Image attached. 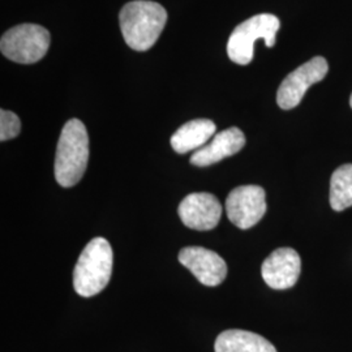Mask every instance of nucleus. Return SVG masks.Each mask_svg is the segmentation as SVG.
<instances>
[{"instance_id": "f257e3e1", "label": "nucleus", "mask_w": 352, "mask_h": 352, "mask_svg": "<svg viewBox=\"0 0 352 352\" xmlns=\"http://www.w3.org/2000/svg\"><path fill=\"white\" fill-rule=\"evenodd\" d=\"M167 12L151 0L129 1L119 13V24L126 45L135 51L151 49L164 32Z\"/></svg>"}, {"instance_id": "f03ea898", "label": "nucleus", "mask_w": 352, "mask_h": 352, "mask_svg": "<svg viewBox=\"0 0 352 352\" xmlns=\"http://www.w3.org/2000/svg\"><path fill=\"white\" fill-rule=\"evenodd\" d=\"M89 161V136L84 123L71 119L64 124L56 146L55 179L63 188L76 186L85 174Z\"/></svg>"}, {"instance_id": "7ed1b4c3", "label": "nucleus", "mask_w": 352, "mask_h": 352, "mask_svg": "<svg viewBox=\"0 0 352 352\" xmlns=\"http://www.w3.org/2000/svg\"><path fill=\"white\" fill-rule=\"evenodd\" d=\"M113 272V248L103 238L90 240L81 252L74 270V287L84 298L100 294Z\"/></svg>"}, {"instance_id": "20e7f679", "label": "nucleus", "mask_w": 352, "mask_h": 352, "mask_svg": "<svg viewBox=\"0 0 352 352\" xmlns=\"http://www.w3.org/2000/svg\"><path fill=\"white\" fill-rule=\"evenodd\" d=\"M279 26V19L270 13L256 14L236 26L227 43V55L231 62L240 65L251 63L254 51L253 46L257 39H264L267 47H273Z\"/></svg>"}, {"instance_id": "39448f33", "label": "nucleus", "mask_w": 352, "mask_h": 352, "mask_svg": "<svg viewBox=\"0 0 352 352\" xmlns=\"http://www.w3.org/2000/svg\"><path fill=\"white\" fill-rule=\"evenodd\" d=\"M50 33L37 24H21L7 30L0 41L1 54L19 64H34L50 47Z\"/></svg>"}, {"instance_id": "423d86ee", "label": "nucleus", "mask_w": 352, "mask_h": 352, "mask_svg": "<svg viewBox=\"0 0 352 352\" xmlns=\"http://www.w3.org/2000/svg\"><path fill=\"white\" fill-rule=\"evenodd\" d=\"M329 71L327 59L316 56L291 72L280 84L277 91L278 106L291 110L300 104L307 90L325 78Z\"/></svg>"}, {"instance_id": "0eeeda50", "label": "nucleus", "mask_w": 352, "mask_h": 352, "mask_svg": "<svg viewBox=\"0 0 352 352\" xmlns=\"http://www.w3.org/2000/svg\"><path fill=\"white\" fill-rule=\"evenodd\" d=\"M226 213L232 225L248 230L257 225L266 213V195L258 186L232 189L226 200Z\"/></svg>"}, {"instance_id": "6e6552de", "label": "nucleus", "mask_w": 352, "mask_h": 352, "mask_svg": "<svg viewBox=\"0 0 352 352\" xmlns=\"http://www.w3.org/2000/svg\"><path fill=\"white\" fill-rule=\"evenodd\" d=\"M183 223L197 231H209L219 223L222 205L219 200L208 192L190 193L184 197L177 209Z\"/></svg>"}, {"instance_id": "1a4fd4ad", "label": "nucleus", "mask_w": 352, "mask_h": 352, "mask_svg": "<svg viewBox=\"0 0 352 352\" xmlns=\"http://www.w3.org/2000/svg\"><path fill=\"white\" fill-rule=\"evenodd\" d=\"M179 261L199 279L204 286L214 287L227 277L225 260L213 251L202 247H187L179 252Z\"/></svg>"}, {"instance_id": "9d476101", "label": "nucleus", "mask_w": 352, "mask_h": 352, "mask_svg": "<svg viewBox=\"0 0 352 352\" xmlns=\"http://www.w3.org/2000/svg\"><path fill=\"white\" fill-rule=\"evenodd\" d=\"M302 260L292 248H279L266 258L261 267L265 283L274 289H287L295 286L300 277Z\"/></svg>"}, {"instance_id": "9b49d317", "label": "nucleus", "mask_w": 352, "mask_h": 352, "mask_svg": "<svg viewBox=\"0 0 352 352\" xmlns=\"http://www.w3.org/2000/svg\"><path fill=\"white\" fill-rule=\"evenodd\" d=\"M245 145V136L236 126H231L217 133L208 145L195 151L190 157V164L197 167H208L218 164L222 160L239 153Z\"/></svg>"}, {"instance_id": "f8f14e48", "label": "nucleus", "mask_w": 352, "mask_h": 352, "mask_svg": "<svg viewBox=\"0 0 352 352\" xmlns=\"http://www.w3.org/2000/svg\"><path fill=\"white\" fill-rule=\"evenodd\" d=\"M217 126L210 119H195L180 126L171 136V146L179 154L199 151L212 139Z\"/></svg>"}, {"instance_id": "ddd939ff", "label": "nucleus", "mask_w": 352, "mask_h": 352, "mask_svg": "<svg viewBox=\"0 0 352 352\" xmlns=\"http://www.w3.org/2000/svg\"><path fill=\"white\" fill-rule=\"evenodd\" d=\"M215 352H277L276 347L264 337L239 329L221 333L214 344Z\"/></svg>"}, {"instance_id": "4468645a", "label": "nucleus", "mask_w": 352, "mask_h": 352, "mask_svg": "<svg viewBox=\"0 0 352 352\" xmlns=\"http://www.w3.org/2000/svg\"><path fill=\"white\" fill-rule=\"evenodd\" d=\"M330 206L343 212L352 206V164L340 166L330 179Z\"/></svg>"}, {"instance_id": "2eb2a0df", "label": "nucleus", "mask_w": 352, "mask_h": 352, "mask_svg": "<svg viewBox=\"0 0 352 352\" xmlns=\"http://www.w3.org/2000/svg\"><path fill=\"white\" fill-rule=\"evenodd\" d=\"M21 131V122L19 116L12 111L1 110L0 111V140L8 141L19 136Z\"/></svg>"}, {"instance_id": "dca6fc26", "label": "nucleus", "mask_w": 352, "mask_h": 352, "mask_svg": "<svg viewBox=\"0 0 352 352\" xmlns=\"http://www.w3.org/2000/svg\"><path fill=\"white\" fill-rule=\"evenodd\" d=\"M350 106H351V109H352V94H351V97H350Z\"/></svg>"}]
</instances>
